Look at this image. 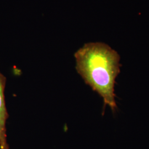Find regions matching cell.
<instances>
[{
	"label": "cell",
	"mask_w": 149,
	"mask_h": 149,
	"mask_svg": "<svg viewBox=\"0 0 149 149\" xmlns=\"http://www.w3.org/2000/svg\"><path fill=\"white\" fill-rule=\"evenodd\" d=\"M76 69L92 90L103 100L107 106L115 112L114 86L120 73V56L117 52L106 44L100 42L85 44L74 54Z\"/></svg>",
	"instance_id": "6da1fadb"
},
{
	"label": "cell",
	"mask_w": 149,
	"mask_h": 149,
	"mask_svg": "<svg viewBox=\"0 0 149 149\" xmlns=\"http://www.w3.org/2000/svg\"><path fill=\"white\" fill-rule=\"evenodd\" d=\"M6 84V78L0 72V149H9L6 131V122L8 114L6 106L5 97Z\"/></svg>",
	"instance_id": "7a4b0ae2"
}]
</instances>
